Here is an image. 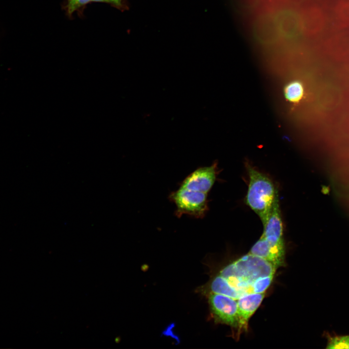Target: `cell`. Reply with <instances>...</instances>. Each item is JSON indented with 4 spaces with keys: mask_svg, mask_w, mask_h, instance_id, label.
I'll return each mask as SVG.
<instances>
[{
    "mask_svg": "<svg viewBox=\"0 0 349 349\" xmlns=\"http://www.w3.org/2000/svg\"><path fill=\"white\" fill-rule=\"evenodd\" d=\"M276 267L266 259L248 253L226 266L220 272L236 289L252 293L251 286L257 279L274 275Z\"/></svg>",
    "mask_w": 349,
    "mask_h": 349,
    "instance_id": "1",
    "label": "cell"
},
{
    "mask_svg": "<svg viewBox=\"0 0 349 349\" xmlns=\"http://www.w3.org/2000/svg\"><path fill=\"white\" fill-rule=\"evenodd\" d=\"M249 184L246 196L247 205L258 215L263 223L278 196L272 181L265 174L248 166Z\"/></svg>",
    "mask_w": 349,
    "mask_h": 349,
    "instance_id": "2",
    "label": "cell"
},
{
    "mask_svg": "<svg viewBox=\"0 0 349 349\" xmlns=\"http://www.w3.org/2000/svg\"><path fill=\"white\" fill-rule=\"evenodd\" d=\"M168 198L176 206L174 214L178 218L187 215L202 219L208 210L207 193L179 187L170 193Z\"/></svg>",
    "mask_w": 349,
    "mask_h": 349,
    "instance_id": "3",
    "label": "cell"
},
{
    "mask_svg": "<svg viewBox=\"0 0 349 349\" xmlns=\"http://www.w3.org/2000/svg\"><path fill=\"white\" fill-rule=\"evenodd\" d=\"M209 302L216 319L238 330L239 319L237 300L223 295L211 293Z\"/></svg>",
    "mask_w": 349,
    "mask_h": 349,
    "instance_id": "4",
    "label": "cell"
},
{
    "mask_svg": "<svg viewBox=\"0 0 349 349\" xmlns=\"http://www.w3.org/2000/svg\"><path fill=\"white\" fill-rule=\"evenodd\" d=\"M217 164L197 168L180 183V188L208 193L216 180Z\"/></svg>",
    "mask_w": 349,
    "mask_h": 349,
    "instance_id": "5",
    "label": "cell"
},
{
    "mask_svg": "<svg viewBox=\"0 0 349 349\" xmlns=\"http://www.w3.org/2000/svg\"><path fill=\"white\" fill-rule=\"evenodd\" d=\"M263 224L264 230L261 237L272 244L284 246L283 226L278 196L274 202L271 212Z\"/></svg>",
    "mask_w": 349,
    "mask_h": 349,
    "instance_id": "6",
    "label": "cell"
},
{
    "mask_svg": "<svg viewBox=\"0 0 349 349\" xmlns=\"http://www.w3.org/2000/svg\"><path fill=\"white\" fill-rule=\"evenodd\" d=\"M264 296L265 293H249L237 300L238 331L247 330L249 319L260 305Z\"/></svg>",
    "mask_w": 349,
    "mask_h": 349,
    "instance_id": "7",
    "label": "cell"
},
{
    "mask_svg": "<svg viewBox=\"0 0 349 349\" xmlns=\"http://www.w3.org/2000/svg\"><path fill=\"white\" fill-rule=\"evenodd\" d=\"M249 253L266 259L276 268L283 266L284 263V246L272 244L261 236Z\"/></svg>",
    "mask_w": 349,
    "mask_h": 349,
    "instance_id": "8",
    "label": "cell"
},
{
    "mask_svg": "<svg viewBox=\"0 0 349 349\" xmlns=\"http://www.w3.org/2000/svg\"><path fill=\"white\" fill-rule=\"evenodd\" d=\"M210 288L211 293L223 295L236 300L245 295L236 289L220 274L214 278L211 282Z\"/></svg>",
    "mask_w": 349,
    "mask_h": 349,
    "instance_id": "9",
    "label": "cell"
},
{
    "mask_svg": "<svg viewBox=\"0 0 349 349\" xmlns=\"http://www.w3.org/2000/svg\"><path fill=\"white\" fill-rule=\"evenodd\" d=\"M284 93L288 101L293 103H298L302 99L304 94L303 85L299 81H291L285 87Z\"/></svg>",
    "mask_w": 349,
    "mask_h": 349,
    "instance_id": "10",
    "label": "cell"
},
{
    "mask_svg": "<svg viewBox=\"0 0 349 349\" xmlns=\"http://www.w3.org/2000/svg\"><path fill=\"white\" fill-rule=\"evenodd\" d=\"M328 337L327 349H349V335L336 336Z\"/></svg>",
    "mask_w": 349,
    "mask_h": 349,
    "instance_id": "11",
    "label": "cell"
},
{
    "mask_svg": "<svg viewBox=\"0 0 349 349\" xmlns=\"http://www.w3.org/2000/svg\"><path fill=\"white\" fill-rule=\"evenodd\" d=\"M274 275L260 277L256 279L251 286L252 293H265L270 285Z\"/></svg>",
    "mask_w": 349,
    "mask_h": 349,
    "instance_id": "12",
    "label": "cell"
},
{
    "mask_svg": "<svg viewBox=\"0 0 349 349\" xmlns=\"http://www.w3.org/2000/svg\"><path fill=\"white\" fill-rule=\"evenodd\" d=\"M91 0H67L66 9L69 15H71L76 10L85 5Z\"/></svg>",
    "mask_w": 349,
    "mask_h": 349,
    "instance_id": "13",
    "label": "cell"
},
{
    "mask_svg": "<svg viewBox=\"0 0 349 349\" xmlns=\"http://www.w3.org/2000/svg\"><path fill=\"white\" fill-rule=\"evenodd\" d=\"M92 1L102 2L111 4L115 7H120L123 4V0H91Z\"/></svg>",
    "mask_w": 349,
    "mask_h": 349,
    "instance_id": "14",
    "label": "cell"
}]
</instances>
